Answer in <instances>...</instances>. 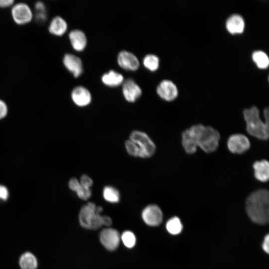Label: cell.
I'll return each mask as SVG.
<instances>
[{"instance_id": "obj_31", "label": "cell", "mask_w": 269, "mask_h": 269, "mask_svg": "<svg viewBox=\"0 0 269 269\" xmlns=\"http://www.w3.org/2000/svg\"><path fill=\"white\" fill-rule=\"evenodd\" d=\"M8 109L6 104L0 99V119L4 118L7 115Z\"/></svg>"}, {"instance_id": "obj_18", "label": "cell", "mask_w": 269, "mask_h": 269, "mask_svg": "<svg viewBox=\"0 0 269 269\" xmlns=\"http://www.w3.org/2000/svg\"><path fill=\"white\" fill-rule=\"evenodd\" d=\"M245 27V22L242 16L238 14L231 15L226 21V28L232 33H242Z\"/></svg>"}, {"instance_id": "obj_6", "label": "cell", "mask_w": 269, "mask_h": 269, "mask_svg": "<svg viewBox=\"0 0 269 269\" xmlns=\"http://www.w3.org/2000/svg\"><path fill=\"white\" fill-rule=\"evenodd\" d=\"M11 15L14 22L18 25L26 24L32 20L33 14L30 6L26 3H14L11 7Z\"/></svg>"}, {"instance_id": "obj_16", "label": "cell", "mask_w": 269, "mask_h": 269, "mask_svg": "<svg viewBox=\"0 0 269 269\" xmlns=\"http://www.w3.org/2000/svg\"><path fill=\"white\" fill-rule=\"evenodd\" d=\"M69 38L71 45L74 49L77 51H82L87 44V38L85 33L79 29L71 31Z\"/></svg>"}, {"instance_id": "obj_1", "label": "cell", "mask_w": 269, "mask_h": 269, "mask_svg": "<svg viewBox=\"0 0 269 269\" xmlns=\"http://www.w3.org/2000/svg\"><path fill=\"white\" fill-rule=\"evenodd\" d=\"M220 135L213 128L201 124L195 125L182 133L181 143L188 154H193L199 147L204 152L215 151L219 146Z\"/></svg>"}, {"instance_id": "obj_24", "label": "cell", "mask_w": 269, "mask_h": 269, "mask_svg": "<svg viewBox=\"0 0 269 269\" xmlns=\"http://www.w3.org/2000/svg\"><path fill=\"white\" fill-rule=\"evenodd\" d=\"M143 64L145 68L151 71L156 70L159 66V59L153 54L146 55L143 60Z\"/></svg>"}, {"instance_id": "obj_17", "label": "cell", "mask_w": 269, "mask_h": 269, "mask_svg": "<svg viewBox=\"0 0 269 269\" xmlns=\"http://www.w3.org/2000/svg\"><path fill=\"white\" fill-rule=\"evenodd\" d=\"M48 31L51 34L60 36L67 31V23L66 20L60 16L54 17L51 20L48 27Z\"/></svg>"}, {"instance_id": "obj_30", "label": "cell", "mask_w": 269, "mask_h": 269, "mask_svg": "<svg viewBox=\"0 0 269 269\" xmlns=\"http://www.w3.org/2000/svg\"><path fill=\"white\" fill-rule=\"evenodd\" d=\"M68 186L70 190L76 192L81 186V184L77 178H72L69 181Z\"/></svg>"}, {"instance_id": "obj_8", "label": "cell", "mask_w": 269, "mask_h": 269, "mask_svg": "<svg viewBox=\"0 0 269 269\" xmlns=\"http://www.w3.org/2000/svg\"><path fill=\"white\" fill-rule=\"evenodd\" d=\"M99 239L101 244L105 249L110 251H113L118 247L121 237L117 230L107 228L101 232Z\"/></svg>"}, {"instance_id": "obj_32", "label": "cell", "mask_w": 269, "mask_h": 269, "mask_svg": "<svg viewBox=\"0 0 269 269\" xmlns=\"http://www.w3.org/2000/svg\"><path fill=\"white\" fill-rule=\"evenodd\" d=\"M9 193L7 188L0 185V199L6 201L8 197Z\"/></svg>"}, {"instance_id": "obj_5", "label": "cell", "mask_w": 269, "mask_h": 269, "mask_svg": "<svg viewBox=\"0 0 269 269\" xmlns=\"http://www.w3.org/2000/svg\"><path fill=\"white\" fill-rule=\"evenodd\" d=\"M129 139L134 142L139 147L141 158L150 157L155 152V144L145 133L138 130L134 131L131 133Z\"/></svg>"}, {"instance_id": "obj_26", "label": "cell", "mask_w": 269, "mask_h": 269, "mask_svg": "<svg viewBox=\"0 0 269 269\" xmlns=\"http://www.w3.org/2000/svg\"><path fill=\"white\" fill-rule=\"evenodd\" d=\"M125 145L129 154L134 157L141 158L140 150L134 142L128 139L125 141Z\"/></svg>"}, {"instance_id": "obj_4", "label": "cell", "mask_w": 269, "mask_h": 269, "mask_svg": "<svg viewBox=\"0 0 269 269\" xmlns=\"http://www.w3.org/2000/svg\"><path fill=\"white\" fill-rule=\"evenodd\" d=\"M103 208L96 206L93 202H88L83 206L79 214V221L84 228L97 230L103 226L102 217L101 213Z\"/></svg>"}, {"instance_id": "obj_20", "label": "cell", "mask_w": 269, "mask_h": 269, "mask_svg": "<svg viewBox=\"0 0 269 269\" xmlns=\"http://www.w3.org/2000/svg\"><path fill=\"white\" fill-rule=\"evenodd\" d=\"M124 78L122 74L113 70L104 74L102 77L103 83L110 87H117L122 83Z\"/></svg>"}, {"instance_id": "obj_34", "label": "cell", "mask_w": 269, "mask_h": 269, "mask_svg": "<svg viewBox=\"0 0 269 269\" xmlns=\"http://www.w3.org/2000/svg\"><path fill=\"white\" fill-rule=\"evenodd\" d=\"M262 248L264 251L267 253H269V236L267 234L264 238L262 244Z\"/></svg>"}, {"instance_id": "obj_15", "label": "cell", "mask_w": 269, "mask_h": 269, "mask_svg": "<svg viewBox=\"0 0 269 269\" xmlns=\"http://www.w3.org/2000/svg\"><path fill=\"white\" fill-rule=\"evenodd\" d=\"M254 176L257 180L266 182L269 178V163L268 160L263 159L255 161L253 165Z\"/></svg>"}, {"instance_id": "obj_3", "label": "cell", "mask_w": 269, "mask_h": 269, "mask_svg": "<svg viewBox=\"0 0 269 269\" xmlns=\"http://www.w3.org/2000/svg\"><path fill=\"white\" fill-rule=\"evenodd\" d=\"M243 115L249 134L261 140H265L269 138V108L267 107L264 110L265 122L260 118L259 110L256 106L244 109Z\"/></svg>"}, {"instance_id": "obj_13", "label": "cell", "mask_w": 269, "mask_h": 269, "mask_svg": "<svg viewBox=\"0 0 269 269\" xmlns=\"http://www.w3.org/2000/svg\"><path fill=\"white\" fill-rule=\"evenodd\" d=\"M139 86L132 79H127L123 85V93L125 99L131 103L134 102L141 95Z\"/></svg>"}, {"instance_id": "obj_27", "label": "cell", "mask_w": 269, "mask_h": 269, "mask_svg": "<svg viewBox=\"0 0 269 269\" xmlns=\"http://www.w3.org/2000/svg\"><path fill=\"white\" fill-rule=\"evenodd\" d=\"M37 20L43 21L46 19V8L44 4L41 1H37L35 4Z\"/></svg>"}, {"instance_id": "obj_2", "label": "cell", "mask_w": 269, "mask_h": 269, "mask_svg": "<svg viewBox=\"0 0 269 269\" xmlns=\"http://www.w3.org/2000/svg\"><path fill=\"white\" fill-rule=\"evenodd\" d=\"M246 210L248 216L255 223L264 225L269 222V194L267 189L257 190L248 197Z\"/></svg>"}, {"instance_id": "obj_14", "label": "cell", "mask_w": 269, "mask_h": 269, "mask_svg": "<svg viewBox=\"0 0 269 269\" xmlns=\"http://www.w3.org/2000/svg\"><path fill=\"white\" fill-rule=\"evenodd\" d=\"M71 98L73 102L79 107H85L91 101L90 92L85 87L78 86L71 92Z\"/></svg>"}, {"instance_id": "obj_21", "label": "cell", "mask_w": 269, "mask_h": 269, "mask_svg": "<svg viewBox=\"0 0 269 269\" xmlns=\"http://www.w3.org/2000/svg\"><path fill=\"white\" fill-rule=\"evenodd\" d=\"M103 196L106 201L111 203H118L120 200V194L118 190L110 185L106 186L104 188Z\"/></svg>"}, {"instance_id": "obj_33", "label": "cell", "mask_w": 269, "mask_h": 269, "mask_svg": "<svg viewBox=\"0 0 269 269\" xmlns=\"http://www.w3.org/2000/svg\"><path fill=\"white\" fill-rule=\"evenodd\" d=\"M14 4V1L13 0H0V7L7 8L12 7Z\"/></svg>"}, {"instance_id": "obj_7", "label": "cell", "mask_w": 269, "mask_h": 269, "mask_svg": "<svg viewBox=\"0 0 269 269\" xmlns=\"http://www.w3.org/2000/svg\"><path fill=\"white\" fill-rule=\"evenodd\" d=\"M250 146L251 143L249 138L241 134L231 135L227 141L228 148L233 153H243L247 151Z\"/></svg>"}, {"instance_id": "obj_19", "label": "cell", "mask_w": 269, "mask_h": 269, "mask_svg": "<svg viewBox=\"0 0 269 269\" xmlns=\"http://www.w3.org/2000/svg\"><path fill=\"white\" fill-rule=\"evenodd\" d=\"M18 263L21 269H36L38 267L37 258L29 252H25L20 256Z\"/></svg>"}, {"instance_id": "obj_12", "label": "cell", "mask_w": 269, "mask_h": 269, "mask_svg": "<svg viewBox=\"0 0 269 269\" xmlns=\"http://www.w3.org/2000/svg\"><path fill=\"white\" fill-rule=\"evenodd\" d=\"M65 68L75 77H79L83 72L82 62L80 58L72 54H66L63 58Z\"/></svg>"}, {"instance_id": "obj_25", "label": "cell", "mask_w": 269, "mask_h": 269, "mask_svg": "<svg viewBox=\"0 0 269 269\" xmlns=\"http://www.w3.org/2000/svg\"><path fill=\"white\" fill-rule=\"evenodd\" d=\"M121 239L124 246L129 249L133 248L136 244V237L131 231H125L121 236Z\"/></svg>"}, {"instance_id": "obj_28", "label": "cell", "mask_w": 269, "mask_h": 269, "mask_svg": "<svg viewBox=\"0 0 269 269\" xmlns=\"http://www.w3.org/2000/svg\"><path fill=\"white\" fill-rule=\"evenodd\" d=\"M76 193L80 199L83 200H87L91 197L92 191L91 189L84 188L81 185L79 189L76 192Z\"/></svg>"}, {"instance_id": "obj_9", "label": "cell", "mask_w": 269, "mask_h": 269, "mask_svg": "<svg viewBox=\"0 0 269 269\" xmlns=\"http://www.w3.org/2000/svg\"><path fill=\"white\" fill-rule=\"evenodd\" d=\"M141 217L144 222L149 226H157L162 221L163 214L157 205L150 204L142 210Z\"/></svg>"}, {"instance_id": "obj_35", "label": "cell", "mask_w": 269, "mask_h": 269, "mask_svg": "<svg viewBox=\"0 0 269 269\" xmlns=\"http://www.w3.org/2000/svg\"><path fill=\"white\" fill-rule=\"evenodd\" d=\"M103 225L109 227L112 224V220L111 218L108 216H103L102 217Z\"/></svg>"}, {"instance_id": "obj_23", "label": "cell", "mask_w": 269, "mask_h": 269, "mask_svg": "<svg viewBox=\"0 0 269 269\" xmlns=\"http://www.w3.org/2000/svg\"><path fill=\"white\" fill-rule=\"evenodd\" d=\"M253 60L260 68H266L269 66V59L267 54L264 51H255L252 55Z\"/></svg>"}, {"instance_id": "obj_22", "label": "cell", "mask_w": 269, "mask_h": 269, "mask_svg": "<svg viewBox=\"0 0 269 269\" xmlns=\"http://www.w3.org/2000/svg\"><path fill=\"white\" fill-rule=\"evenodd\" d=\"M182 224L180 219L177 217H174L168 220L166 224L167 231L172 235H177L182 230Z\"/></svg>"}, {"instance_id": "obj_10", "label": "cell", "mask_w": 269, "mask_h": 269, "mask_svg": "<svg viewBox=\"0 0 269 269\" xmlns=\"http://www.w3.org/2000/svg\"><path fill=\"white\" fill-rule=\"evenodd\" d=\"M157 93L163 100L171 101L177 96L178 90L176 86L172 81L164 80L157 86Z\"/></svg>"}, {"instance_id": "obj_29", "label": "cell", "mask_w": 269, "mask_h": 269, "mask_svg": "<svg viewBox=\"0 0 269 269\" xmlns=\"http://www.w3.org/2000/svg\"><path fill=\"white\" fill-rule=\"evenodd\" d=\"M81 185L86 188L91 189L93 184V181L90 176L87 175H82L79 180Z\"/></svg>"}, {"instance_id": "obj_11", "label": "cell", "mask_w": 269, "mask_h": 269, "mask_svg": "<svg viewBox=\"0 0 269 269\" xmlns=\"http://www.w3.org/2000/svg\"><path fill=\"white\" fill-rule=\"evenodd\" d=\"M118 62L120 67L127 70L135 71L139 66L137 58L127 51H122L119 53Z\"/></svg>"}]
</instances>
